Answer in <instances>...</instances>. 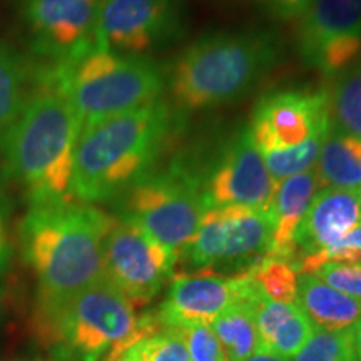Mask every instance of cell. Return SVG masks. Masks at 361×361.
<instances>
[{
    "mask_svg": "<svg viewBox=\"0 0 361 361\" xmlns=\"http://www.w3.org/2000/svg\"><path fill=\"white\" fill-rule=\"evenodd\" d=\"M314 169L322 189L358 191L361 188V139L329 126Z\"/></svg>",
    "mask_w": 361,
    "mask_h": 361,
    "instance_id": "obj_20",
    "label": "cell"
},
{
    "mask_svg": "<svg viewBox=\"0 0 361 361\" xmlns=\"http://www.w3.org/2000/svg\"><path fill=\"white\" fill-rule=\"evenodd\" d=\"M256 2L273 17L291 20L300 19L308 11L313 0H256Z\"/></svg>",
    "mask_w": 361,
    "mask_h": 361,
    "instance_id": "obj_30",
    "label": "cell"
},
{
    "mask_svg": "<svg viewBox=\"0 0 361 361\" xmlns=\"http://www.w3.org/2000/svg\"><path fill=\"white\" fill-rule=\"evenodd\" d=\"M356 194H358V200H360V204H361V188L356 191Z\"/></svg>",
    "mask_w": 361,
    "mask_h": 361,
    "instance_id": "obj_35",
    "label": "cell"
},
{
    "mask_svg": "<svg viewBox=\"0 0 361 361\" xmlns=\"http://www.w3.org/2000/svg\"><path fill=\"white\" fill-rule=\"evenodd\" d=\"M279 56L278 39L263 30L216 32L194 40L171 72L176 107L202 111L238 101L278 64Z\"/></svg>",
    "mask_w": 361,
    "mask_h": 361,
    "instance_id": "obj_4",
    "label": "cell"
},
{
    "mask_svg": "<svg viewBox=\"0 0 361 361\" xmlns=\"http://www.w3.org/2000/svg\"><path fill=\"white\" fill-rule=\"evenodd\" d=\"M246 361H290V360L281 358V356L273 355V353H266V351H258V353L250 356Z\"/></svg>",
    "mask_w": 361,
    "mask_h": 361,
    "instance_id": "obj_33",
    "label": "cell"
},
{
    "mask_svg": "<svg viewBox=\"0 0 361 361\" xmlns=\"http://www.w3.org/2000/svg\"><path fill=\"white\" fill-rule=\"evenodd\" d=\"M174 129L176 116L162 99L84 126L74 151V200L112 204L156 169Z\"/></svg>",
    "mask_w": 361,
    "mask_h": 361,
    "instance_id": "obj_3",
    "label": "cell"
},
{
    "mask_svg": "<svg viewBox=\"0 0 361 361\" xmlns=\"http://www.w3.org/2000/svg\"><path fill=\"white\" fill-rule=\"evenodd\" d=\"M39 64L0 44V128L22 111L39 84Z\"/></svg>",
    "mask_w": 361,
    "mask_h": 361,
    "instance_id": "obj_21",
    "label": "cell"
},
{
    "mask_svg": "<svg viewBox=\"0 0 361 361\" xmlns=\"http://www.w3.org/2000/svg\"><path fill=\"white\" fill-rule=\"evenodd\" d=\"M293 361H355L353 328L340 331L314 329Z\"/></svg>",
    "mask_w": 361,
    "mask_h": 361,
    "instance_id": "obj_25",
    "label": "cell"
},
{
    "mask_svg": "<svg viewBox=\"0 0 361 361\" xmlns=\"http://www.w3.org/2000/svg\"><path fill=\"white\" fill-rule=\"evenodd\" d=\"M313 274L335 290L361 301V263H326Z\"/></svg>",
    "mask_w": 361,
    "mask_h": 361,
    "instance_id": "obj_28",
    "label": "cell"
},
{
    "mask_svg": "<svg viewBox=\"0 0 361 361\" xmlns=\"http://www.w3.org/2000/svg\"><path fill=\"white\" fill-rule=\"evenodd\" d=\"M104 361H147V360L144 358L141 340H139L123 351H117V353H111L109 356H106V360Z\"/></svg>",
    "mask_w": 361,
    "mask_h": 361,
    "instance_id": "obj_31",
    "label": "cell"
},
{
    "mask_svg": "<svg viewBox=\"0 0 361 361\" xmlns=\"http://www.w3.org/2000/svg\"><path fill=\"white\" fill-rule=\"evenodd\" d=\"M252 293L247 300L233 305L211 323V329L223 346L228 361H246L250 356L261 351L259 333L252 310Z\"/></svg>",
    "mask_w": 361,
    "mask_h": 361,
    "instance_id": "obj_22",
    "label": "cell"
},
{
    "mask_svg": "<svg viewBox=\"0 0 361 361\" xmlns=\"http://www.w3.org/2000/svg\"><path fill=\"white\" fill-rule=\"evenodd\" d=\"M335 78L333 87L326 90L331 126L361 139V67L340 72Z\"/></svg>",
    "mask_w": 361,
    "mask_h": 361,
    "instance_id": "obj_23",
    "label": "cell"
},
{
    "mask_svg": "<svg viewBox=\"0 0 361 361\" xmlns=\"http://www.w3.org/2000/svg\"><path fill=\"white\" fill-rule=\"evenodd\" d=\"M319 180L316 169L311 168L303 173L290 176L278 183L273 202H271V214L274 219L273 250L269 256H276L286 261H293V236L298 224L313 201L314 194L319 191ZM293 264V263H291Z\"/></svg>",
    "mask_w": 361,
    "mask_h": 361,
    "instance_id": "obj_18",
    "label": "cell"
},
{
    "mask_svg": "<svg viewBox=\"0 0 361 361\" xmlns=\"http://www.w3.org/2000/svg\"><path fill=\"white\" fill-rule=\"evenodd\" d=\"M252 293L250 273L216 274L200 271L196 274H178L171 281L168 298L156 310L159 322L166 328L183 324H211L221 313L239 301L247 300Z\"/></svg>",
    "mask_w": 361,
    "mask_h": 361,
    "instance_id": "obj_14",
    "label": "cell"
},
{
    "mask_svg": "<svg viewBox=\"0 0 361 361\" xmlns=\"http://www.w3.org/2000/svg\"><path fill=\"white\" fill-rule=\"evenodd\" d=\"M40 79L67 99L80 128L159 101L168 82L149 56L109 51H94L66 67L40 66Z\"/></svg>",
    "mask_w": 361,
    "mask_h": 361,
    "instance_id": "obj_6",
    "label": "cell"
},
{
    "mask_svg": "<svg viewBox=\"0 0 361 361\" xmlns=\"http://www.w3.org/2000/svg\"><path fill=\"white\" fill-rule=\"evenodd\" d=\"M39 66L66 67L99 51V0H11Z\"/></svg>",
    "mask_w": 361,
    "mask_h": 361,
    "instance_id": "obj_9",
    "label": "cell"
},
{
    "mask_svg": "<svg viewBox=\"0 0 361 361\" xmlns=\"http://www.w3.org/2000/svg\"><path fill=\"white\" fill-rule=\"evenodd\" d=\"M329 126L326 90H284L261 99L252 112L250 130L261 154H266L301 146L311 137L326 134Z\"/></svg>",
    "mask_w": 361,
    "mask_h": 361,
    "instance_id": "obj_13",
    "label": "cell"
},
{
    "mask_svg": "<svg viewBox=\"0 0 361 361\" xmlns=\"http://www.w3.org/2000/svg\"><path fill=\"white\" fill-rule=\"evenodd\" d=\"M178 0H99V51L147 56L183 30Z\"/></svg>",
    "mask_w": 361,
    "mask_h": 361,
    "instance_id": "obj_11",
    "label": "cell"
},
{
    "mask_svg": "<svg viewBox=\"0 0 361 361\" xmlns=\"http://www.w3.org/2000/svg\"><path fill=\"white\" fill-rule=\"evenodd\" d=\"M361 224V204L356 191L323 188L314 194L293 236V266L328 246Z\"/></svg>",
    "mask_w": 361,
    "mask_h": 361,
    "instance_id": "obj_15",
    "label": "cell"
},
{
    "mask_svg": "<svg viewBox=\"0 0 361 361\" xmlns=\"http://www.w3.org/2000/svg\"><path fill=\"white\" fill-rule=\"evenodd\" d=\"M361 37V0H313L298 25V47L306 64L324 45Z\"/></svg>",
    "mask_w": 361,
    "mask_h": 361,
    "instance_id": "obj_16",
    "label": "cell"
},
{
    "mask_svg": "<svg viewBox=\"0 0 361 361\" xmlns=\"http://www.w3.org/2000/svg\"><path fill=\"white\" fill-rule=\"evenodd\" d=\"M141 348L147 361H191L183 336L176 328L157 329L152 336L141 340Z\"/></svg>",
    "mask_w": 361,
    "mask_h": 361,
    "instance_id": "obj_27",
    "label": "cell"
},
{
    "mask_svg": "<svg viewBox=\"0 0 361 361\" xmlns=\"http://www.w3.org/2000/svg\"><path fill=\"white\" fill-rule=\"evenodd\" d=\"M37 318L59 361H104L159 329L154 311L137 318L133 303L107 278Z\"/></svg>",
    "mask_w": 361,
    "mask_h": 361,
    "instance_id": "obj_5",
    "label": "cell"
},
{
    "mask_svg": "<svg viewBox=\"0 0 361 361\" xmlns=\"http://www.w3.org/2000/svg\"><path fill=\"white\" fill-rule=\"evenodd\" d=\"M314 329L340 331L361 319V301L335 290L313 273L298 276L296 301Z\"/></svg>",
    "mask_w": 361,
    "mask_h": 361,
    "instance_id": "obj_19",
    "label": "cell"
},
{
    "mask_svg": "<svg viewBox=\"0 0 361 361\" xmlns=\"http://www.w3.org/2000/svg\"><path fill=\"white\" fill-rule=\"evenodd\" d=\"M274 219L271 209L224 206L207 209L179 261L197 271L218 268L245 273L271 255Z\"/></svg>",
    "mask_w": 361,
    "mask_h": 361,
    "instance_id": "obj_8",
    "label": "cell"
},
{
    "mask_svg": "<svg viewBox=\"0 0 361 361\" xmlns=\"http://www.w3.org/2000/svg\"><path fill=\"white\" fill-rule=\"evenodd\" d=\"M80 123L67 99L40 79L29 101L0 128V174L29 206L74 201L72 171Z\"/></svg>",
    "mask_w": 361,
    "mask_h": 361,
    "instance_id": "obj_2",
    "label": "cell"
},
{
    "mask_svg": "<svg viewBox=\"0 0 361 361\" xmlns=\"http://www.w3.org/2000/svg\"><path fill=\"white\" fill-rule=\"evenodd\" d=\"M2 298H4V290L0 286V314H2Z\"/></svg>",
    "mask_w": 361,
    "mask_h": 361,
    "instance_id": "obj_34",
    "label": "cell"
},
{
    "mask_svg": "<svg viewBox=\"0 0 361 361\" xmlns=\"http://www.w3.org/2000/svg\"><path fill=\"white\" fill-rule=\"evenodd\" d=\"M112 206L117 218L137 226L179 261L207 211L202 174L174 161L130 186Z\"/></svg>",
    "mask_w": 361,
    "mask_h": 361,
    "instance_id": "obj_7",
    "label": "cell"
},
{
    "mask_svg": "<svg viewBox=\"0 0 361 361\" xmlns=\"http://www.w3.org/2000/svg\"><path fill=\"white\" fill-rule=\"evenodd\" d=\"M178 259L137 226L119 218L104 239V276L133 306L151 303L174 276Z\"/></svg>",
    "mask_w": 361,
    "mask_h": 361,
    "instance_id": "obj_10",
    "label": "cell"
},
{
    "mask_svg": "<svg viewBox=\"0 0 361 361\" xmlns=\"http://www.w3.org/2000/svg\"><path fill=\"white\" fill-rule=\"evenodd\" d=\"M114 218L92 204L29 206L17 239L37 279V314L47 313L104 276V239Z\"/></svg>",
    "mask_w": 361,
    "mask_h": 361,
    "instance_id": "obj_1",
    "label": "cell"
},
{
    "mask_svg": "<svg viewBox=\"0 0 361 361\" xmlns=\"http://www.w3.org/2000/svg\"><path fill=\"white\" fill-rule=\"evenodd\" d=\"M12 255V200L7 184L0 179V278L11 268Z\"/></svg>",
    "mask_w": 361,
    "mask_h": 361,
    "instance_id": "obj_29",
    "label": "cell"
},
{
    "mask_svg": "<svg viewBox=\"0 0 361 361\" xmlns=\"http://www.w3.org/2000/svg\"><path fill=\"white\" fill-rule=\"evenodd\" d=\"M183 336L191 361H228L211 324L194 323L176 328Z\"/></svg>",
    "mask_w": 361,
    "mask_h": 361,
    "instance_id": "obj_26",
    "label": "cell"
},
{
    "mask_svg": "<svg viewBox=\"0 0 361 361\" xmlns=\"http://www.w3.org/2000/svg\"><path fill=\"white\" fill-rule=\"evenodd\" d=\"M258 290L269 300L278 303H295L298 293V273L290 261L266 256L247 269Z\"/></svg>",
    "mask_w": 361,
    "mask_h": 361,
    "instance_id": "obj_24",
    "label": "cell"
},
{
    "mask_svg": "<svg viewBox=\"0 0 361 361\" xmlns=\"http://www.w3.org/2000/svg\"><path fill=\"white\" fill-rule=\"evenodd\" d=\"M276 186L263 154L252 141L250 126L226 144L207 173L202 174L207 209L224 206L269 209Z\"/></svg>",
    "mask_w": 361,
    "mask_h": 361,
    "instance_id": "obj_12",
    "label": "cell"
},
{
    "mask_svg": "<svg viewBox=\"0 0 361 361\" xmlns=\"http://www.w3.org/2000/svg\"><path fill=\"white\" fill-rule=\"evenodd\" d=\"M353 348L355 361H361V319L353 326Z\"/></svg>",
    "mask_w": 361,
    "mask_h": 361,
    "instance_id": "obj_32",
    "label": "cell"
},
{
    "mask_svg": "<svg viewBox=\"0 0 361 361\" xmlns=\"http://www.w3.org/2000/svg\"><path fill=\"white\" fill-rule=\"evenodd\" d=\"M255 283V281H252ZM252 310L258 326L261 351L291 360L313 335L314 328L296 303L269 300L255 284Z\"/></svg>",
    "mask_w": 361,
    "mask_h": 361,
    "instance_id": "obj_17",
    "label": "cell"
}]
</instances>
